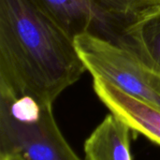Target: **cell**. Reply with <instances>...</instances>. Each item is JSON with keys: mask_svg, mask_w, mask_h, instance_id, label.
<instances>
[{"mask_svg": "<svg viewBox=\"0 0 160 160\" xmlns=\"http://www.w3.org/2000/svg\"><path fill=\"white\" fill-rule=\"evenodd\" d=\"M23 160H82L60 131L52 106L0 88V157Z\"/></svg>", "mask_w": 160, "mask_h": 160, "instance_id": "2", "label": "cell"}, {"mask_svg": "<svg viewBox=\"0 0 160 160\" xmlns=\"http://www.w3.org/2000/svg\"><path fill=\"white\" fill-rule=\"evenodd\" d=\"M160 70V8L128 27L122 41Z\"/></svg>", "mask_w": 160, "mask_h": 160, "instance_id": "7", "label": "cell"}, {"mask_svg": "<svg viewBox=\"0 0 160 160\" xmlns=\"http://www.w3.org/2000/svg\"><path fill=\"white\" fill-rule=\"evenodd\" d=\"M96 4L118 36L160 8V0H95Z\"/></svg>", "mask_w": 160, "mask_h": 160, "instance_id": "8", "label": "cell"}, {"mask_svg": "<svg viewBox=\"0 0 160 160\" xmlns=\"http://www.w3.org/2000/svg\"><path fill=\"white\" fill-rule=\"evenodd\" d=\"M74 42L93 78H101L132 97L160 107V70L138 52L92 31L78 35Z\"/></svg>", "mask_w": 160, "mask_h": 160, "instance_id": "3", "label": "cell"}, {"mask_svg": "<svg viewBox=\"0 0 160 160\" xmlns=\"http://www.w3.org/2000/svg\"><path fill=\"white\" fill-rule=\"evenodd\" d=\"M93 88L111 113L160 146V107L132 97L101 78H93Z\"/></svg>", "mask_w": 160, "mask_h": 160, "instance_id": "4", "label": "cell"}, {"mask_svg": "<svg viewBox=\"0 0 160 160\" xmlns=\"http://www.w3.org/2000/svg\"><path fill=\"white\" fill-rule=\"evenodd\" d=\"M87 71L74 38L32 0H0V88L42 106Z\"/></svg>", "mask_w": 160, "mask_h": 160, "instance_id": "1", "label": "cell"}, {"mask_svg": "<svg viewBox=\"0 0 160 160\" xmlns=\"http://www.w3.org/2000/svg\"><path fill=\"white\" fill-rule=\"evenodd\" d=\"M0 160H23L17 156H3L0 157Z\"/></svg>", "mask_w": 160, "mask_h": 160, "instance_id": "9", "label": "cell"}, {"mask_svg": "<svg viewBox=\"0 0 160 160\" xmlns=\"http://www.w3.org/2000/svg\"><path fill=\"white\" fill-rule=\"evenodd\" d=\"M128 126L110 113L84 142L85 160H132Z\"/></svg>", "mask_w": 160, "mask_h": 160, "instance_id": "6", "label": "cell"}, {"mask_svg": "<svg viewBox=\"0 0 160 160\" xmlns=\"http://www.w3.org/2000/svg\"><path fill=\"white\" fill-rule=\"evenodd\" d=\"M73 38L97 27L101 36L118 37L95 0H32Z\"/></svg>", "mask_w": 160, "mask_h": 160, "instance_id": "5", "label": "cell"}]
</instances>
